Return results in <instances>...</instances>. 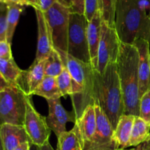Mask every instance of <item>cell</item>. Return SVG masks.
Here are the masks:
<instances>
[{"label": "cell", "instance_id": "83f0119b", "mask_svg": "<svg viewBox=\"0 0 150 150\" xmlns=\"http://www.w3.org/2000/svg\"><path fill=\"white\" fill-rule=\"evenodd\" d=\"M100 10L99 0H85L84 1V16L90 21L97 12Z\"/></svg>", "mask_w": 150, "mask_h": 150}, {"label": "cell", "instance_id": "44dd1931", "mask_svg": "<svg viewBox=\"0 0 150 150\" xmlns=\"http://www.w3.org/2000/svg\"><path fill=\"white\" fill-rule=\"evenodd\" d=\"M150 125L142 120L141 117H136L133 123V130L130 139V146H138L144 142L149 137Z\"/></svg>", "mask_w": 150, "mask_h": 150}, {"label": "cell", "instance_id": "8d00e7d4", "mask_svg": "<svg viewBox=\"0 0 150 150\" xmlns=\"http://www.w3.org/2000/svg\"><path fill=\"white\" fill-rule=\"evenodd\" d=\"M40 150H55V149L52 147V146H51V144L49 143V142H45L43 145L40 146Z\"/></svg>", "mask_w": 150, "mask_h": 150}, {"label": "cell", "instance_id": "4fadbf2b", "mask_svg": "<svg viewBox=\"0 0 150 150\" xmlns=\"http://www.w3.org/2000/svg\"><path fill=\"white\" fill-rule=\"evenodd\" d=\"M138 49L139 54V77L140 96L150 90V51L149 42L139 39L133 44Z\"/></svg>", "mask_w": 150, "mask_h": 150}, {"label": "cell", "instance_id": "1f68e13d", "mask_svg": "<svg viewBox=\"0 0 150 150\" xmlns=\"http://www.w3.org/2000/svg\"><path fill=\"white\" fill-rule=\"evenodd\" d=\"M71 1V10L72 13L78 14H84V1L85 0H70Z\"/></svg>", "mask_w": 150, "mask_h": 150}, {"label": "cell", "instance_id": "836d02e7", "mask_svg": "<svg viewBox=\"0 0 150 150\" xmlns=\"http://www.w3.org/2000/svg\"><path fill=\"white\" fill-rule=\"evenodd\" d=\"M12 86H12L9 82L6 81V79L3 77L1 72H0V92H2V91L5 90V89H8L10 87H12Z\"/></svg>", "mask_w": 150, "mask_h": 150}, {"label": "cell", "instance_id": "9a60e30c", "mask_svg": "<svg viewBox=\"0 0 150 150\" xmlns=\"http://www.w3.org/2000/svg\"><path fill=\"white\" fill-rule=\"evenodd\" d=\"M0 133L4 150H14L22 144L31 142L24 126L4 124L0 127Z\"/></svg>", "mask_w": 150, "mask_h": 150}, {"label": "cell", "instance_id": "f35d334b", "mask_svg": "<svg viewBox=\"0 0 150 150\" xmlns=\"http://www.w3.org/2000/svg\"><path fill=\"white\" fill-rule=\"evenodd\" d=\"M29 146H30V150H40V146L32 142H29Z\"/></svg>", "mask_w": 150, "mask_h": 150}, {"label": "cell", "instance_id": "2e32d148", "mask_svg": "<svg viewBox=\"0 0 150 150\" xmlns=\"http://www.w3.org/2000/svg\"><path fill=\"white\" fill-rule=\"evenodd\" d=\"M102 21L100 11L98 10L93 18L88 23L87 39L89 54H90L91 62L95 70H97L98 67V52L101 37Z\"/></svg>", "mask_w": 150, "mask_h": 150}, {"label": "cell", "instance_id": "277c9868", "mask_svg": "<svg viewBox=\"0 0 150 150\" xmlns=\"http://www.w3.org/2000/svg\"><path fill=\"white\" fill-rule=\"evenodd\" d=\"M114 29L122 43L133 45L139 39L150 42V18L136 0H117Z\"/></svg>", "mask_w": 150, "mask_h": 150}, {"label": "cell", "instance_id": "b9f144b4", "mask_svg": "<svg viewBox=\"0 0 150 150\" xmlns=\"http://www.w3.org/2000/svg\"><path fill=\"white\" fill-rule=\"evenodd\" d=\"M118 150H138L137 149V148H133V149H118Z\"/></svg>", "mask_w": 150, "mask_h": 150}, {"label": "cell", "instance_id": "ac0fdd59", "mask_svg": "<svg viewBox=\"0 0 150 150\" xmlns=\"http://www.w3.org/2000/svg\"><path fill=\"white\" fill-rule=\"evenodd\" d=\"M136 117L123 114L120 118L117 127L114 130V138L120 149L130 147V139Z\"/></svg>", "mask_w": 150, "mask_h": 150}, {"label": "cell", "instance_id": "4dcf8cb0", "mask_svg": "<svg viewBox=\"0 0 150 150\" xmlns=\"http://www.w3.org/2000/svg\"><path fill=\"white\" fill-rule=\"evenodd\" d=\"M7 4H16L21 6H30L35 10H40V0H7Z\"/></svg>", "mask_w": 150, "mask_h": 150}, {"label": "cell", "instance_id": "74e56055", "mask_svg": "<svg viewBox=\"0 0 150 150\" xmlns=\"http://www.w3.org/2000/svg\"><path fill=\"white\" fill-rule=\"evenodd\" d=\"M57 2L62 4L63 6L68 8H71V1L70 0H57Z\"/></svg>", "mask_w": 150, "mask_h": 150}, {"label": "cell", "instance_id": "30bf717a", "mask_svg": "<svg viewBox=\"0 0 150 150\" xmlns=\"http://www.w3.org/2000/svg\"><path fill=\"white\" fill-rule=\"evenodd\" d=\"M97 128L91 142L83 150H118L114 138V130L111 122L97 103H95Z\"/></svg>", "mask_w": 150, "mask_h": 150}, {"label": "cell", "instance_id": "e0dca14e", "mask_svg": "<svg viewBox=\"0 0 150 150\" xmlns=\"http://www.w3.org/2000/svg\"><path fill=\"white\" fill-rule=\"evenodd\" d=\"M79 127L82 147L91 142L97 128L96 113L95 104L90 105L84 110L81 117L76 121Z\"/></svg>", "mask_w": 150, "mask_h": 150}, {"label": "cell", "instance_id": "9c48e42d", "mask_svg": "<svg viewBox=\"0 0 150 150\" xmlns=\"http://www.w3.org/2000/svg\"><path fill=\"white\" fill-rule=\"evenodd\" d=\"M23 126L32 143L41 146L48 142L51 130L46 122V117L38 113L34 106L32 96H26Z\"/></svg>", "mask_w": 150, "mask_h": 150}, {"label": "cell", "instance_id": "ffe728a7", "mask_svg": "<svg viewBox=\"0 0 150 150\" xmlns=\"http://www.w3.org/2000/svg\"><path fill=\"white\" fill-rule=\"evenodd\" d=\"M32 95L42 97L46 100L59 99L62 97L57 85L56 78L51 76H45L42 81L37 87Z\"/></svg>", "mask_w": 150, "mask_h": 150}, {"label": "cell", "instance_id": "ee69618b", "mask_svg": "<svg viewBox=\"0 0 150 150\" xmlns=\"http://www.w3.org/2000/svg\"><path fill=\"white\" fill-rule=\"evenodd\" d=\"M149 62H150V59H149Z\"/></svg>", "mask_w": 150, "mask_h": 150}, {"label": "cell", "instance_id": "d590c367", "mask_svg": "<svg viewBox=\"0 0 150 150\" xmlns=\"http://www.w3.org/2000/svg\"><path fill=\"white\" fill-rule=\"evenodd\" d=\"M14 150H30L29 142H26V143L22 144H21L20 146H18V147Z\"/></svg>", "mask_w": 150, "mask_h": 150}, {"label": "cell", "instance_id": "f1b7e54d", "mask_svg": "<svg viewBox=\"0 0 150 150\" xmlns=\"http://www.w3.org/2000/svg\"><path fill=\"white\" fill-rule=\"evenodd\" d=\"M7 34V5L0 4V41L6 40Z\"/></svg>", "mask_w": 150, "mask_h": 150}, {"label": "cell", "instance_id": "d6986e66", "mask_svg": "<svg viewBox=\"0 0 150 150\" xmlns=\"http://www.w3.org/2000/svg\"><path fill=\"white\" fill-rule=\"evenodd\" d=\"M57 150H83L77 123H75L72 130L62 133L57 138Z\"/></svg>", "mask_w": 150, "mask_h": 150}, {"label": "cell", "instance_id": "5bb4252c", "mask_svg": "<svg viewBox=\"0 0 150 150\" xmlns=\"http://www.w3.org/2000/svg\"><path fill=\"white\" fill-rule=\"evenodd\" d=\"M38 22V45L35 60H40L48 57L52 52L53 47L49 28L43 12L35 10Z\"/></svg>", "mask_w": 150, "mask_h": 150}, {"label": "cell", "instance_id": "f546056e", "mask_svg": "<svg viewBox=\"0 0 150 150\" xmlns=\"http://www.w3.org/2000/svg\"><path fill=\"white\" fill-rule=\"evenodd\" d=\"M13 58L11 44L7 40L0 41V59H10Z\"/></svg>", "mask_w": 150, "mask_h": 150}, {"label": "cell", "instance_id": "484cf974", "mask_svg": "<svg viewBox=\"0 0 150 150\" xmlns=\"http://www.w3.org/2000/svg\"><path fill=\"white\" fill-rule=\"evenodd\" d=\"M56 80L62 97L70 96L72 95V77L65 66L62 72L56 78Z\"/></svg>", "mask_w": 150, "mask_h": 150}, {"label": "cell", "instance_id": "7a4b0ae2", "mask_svg": "<svg viewBox=\"0 0 150 150\" xmlns=\"http://www.w3.org/2000/svg\"><path fill=\"white\" fill-rule=\"evenodd\" d=\"M94 84L96 103L99 105L114 130L125 114V105L117 64L110 63L103 74L94 70Z\"/></svg>", "mask_w": 150, "mask_h": 150}, {"label": "cell", "instance_id": "603a6c76", "mask_svg": "<svg viewBox=\"0 0 150 150\" xmlns=\"http://www.w3.org/2000/svg\"><path fill=\"white\" fill-rule=\"evenodd\" d=\"M0 72L7 82L17 87V83L21 76L23 70L17 65L14 59H0Z\"/></svg>", "mask_w": 150, "mask_h": 150}, {"label": "cell", "instance_id": "5b68a950", "mask_svg": "<svg viewBox=\"0 0 150 150\" xmlns=\"http://www.w3.org/2000/svg\"><path fill=\"white\" fill-rule=\"evenodd\" d=\"M26 96L16 86L0 92V126L4 124L24 125Z\"/></svg>", "mask_w": 150, "mask_h": 150}, {"label": "cell", "instance_id": "4316f807", "mask_svg": "<svg viewBox=\"0 0 150 150\" xmlns=\"http://www.w3.org/2000/svg\"><path fill=\"white\" fill-rule=\"evenodd\" d=\"M139 117L150 125V90L141 97Z\"/></svg>", "mask_w": 150, "mask_h": 150}, {"label": "cell", "instance_id": "8992f818", "mask_svg": "<svg viewBox=\"0 0 150 150\" xmlns=\"http://www.w3.org/2000/svg\"><path fill=\"white\" fill-rule=\"evenodd\" d=\"M88 23L84 15L70 13L67 54L83 62L92 64L87 39Z\"/></svg>", "mask_w": 150, "mask_h": 150}, {"label": "cell", "instance_id": "60d3db41", "mask_svg": "<svg viewBox=\"0 0 150 150\" xmlns=\"http://www.w3.org/2000/svg\"><path fill=\"white\" fill-rule=\"evenodd\" d=\"M7 3V0H0V4H6Z\"/></svg>", "mask_w": 150, "mask_h": 150}, {"label": "cell", "instance_id": "6da1fadb", "mask_svg": "<svg viewBox=\"0 0 150 150\" xmlns=\"http://www.w3.org/2000/svg\"><path fill=\"white\" fill-rule=\"evenodd\" d=\"M139 54L133 45L121 42L117 68L122 92L125 114L139 117L140 91L139 77Z\"/></svg>", "mask_w": 150, "mask_h": 150}, {"label": "cell", "instance_id": "ab89813d", "mask_svg": "<svg viewBox=\"0 0 150 150\" xmlns=\"http://www.w3.org/2000/svg\"><path fill=\"white\" fill-rule=\"evenodd\" d=\"M1 127V126H0ZM0 150H4V145H3V142L2 140H1V133H0Z\"/></svg>", "mask_w": 150, "mask_h": 150}, {"label": "cell", "instance_id": "52a82bcc", "mask_svg": "<svg viewBox=\"0 0 150 150\" xmlns=\"http://www.w3.org/2000/svg\"><path fill=\"white\" fill-rule=\"evenodd\" d=\"M70 13V8L57 1L47 11L43 12L49 28L53 47L57 51L67 53Z\"/></svg>", "mask_w": 150, "mask_h": 150}, {"label": "cell", "instance_id": "7402d4cb", "mask_svg": "<svg viewBox=\"0 0 150 150\" xmlns=\"http://www.w3.org/2000/svg\"><path fill=\"white\" fill-rule=\"evenodd\" d=\"M7 34L6 40L12 44L13 35L18 23L20 16L24 7L16 4H7Z\"/></svg>", "mask_w": 150, "mask_h": 150}, {"label": "cell", "instance_id": "7c38bea8", "mask_svg": "<svg viewBox=\"0 0 150 150\" xmlns=\"http://www.w3.org/2000/svg\"><path fill=\"white\" fill-rule=\"evenodd\" d=\"M47 57L40 60H35L29 69L23 70L21 76L17 83L19 88L27 96H32L33 92L45 78V67Z\"/></svg>", "mask_w": 150, "mask_h": 150}, {"label": "cell", "instance_id": "d6a6232c", "mask_svg": "<svg viewBox=\"0 0 150 150\" xmlns=\"http://www.w3.org/2000/svg\"><path fill=\"white\" fill-rule=\"evenodd\" d=\"M57 1V0H40V10L42 12L47 11Z\"/></svg>", "mask_w": 150, "mask_h": 150}, {"label": "cell", "instance_id": "d4e9b609", "mask_svg": "<svg viewBox=\"0 0 150 150\" xmlns=\"http://www.w3.org/2000/svg\"><path fill=\"white\" fill-rule=\"evenodd\" d=\"M117 2V0H99L100 11L103 21L111 28H114Z\"/></svg>", "mask_w": 150, "mask_h": 150}, {"label": "cell", "instance_id": "e575fe53", "mask_svg": "<svg viewBox=\"0 0 150 150\" xmlns=\"http://www.w3.org/2000/svg\"><path fill=\"white\" fill-rule=\"evenodd\" d=\"M138 150H150V133L149 137L144 142L136 146Z\"/></svg>", "mask_w": 150, "mask_h": 150}, {"label": "cell", "instance_id": "cb8c5ba5", "mask_svg": "<svg viewBox=\"0 0 150 150\" xmlns=\"http://www.w3.org/2000/svg\"><path fill=\"white\" fill-rule=\"evenodd\" d=\"M64 65L57 51L53 49L52 52L47 57L45 67V76L57 78L62 72Z\"/></svg>", "mask_w": 150, "mask_h": 150}, {"label": "cell", "instance_id": "3957f363", "mask_svg": "<svg viewBox=\"0 0 150 150\" xmlns=\"http://www.w3.org/2000/svg\"><path fill=\"white\" fill-rule=\"evenodd\" d=\"M57 51V50H56ZM63 64L72 77V95H70L76 120L81 117L89 105L96 103L94 84V67L92 64L83 62L67 53L57 51Z\"/></svg>", "mask_w": 150, "mask_h": 150}, {"label": "cell", "instance_id": "ba28073f", "mask_svg": "<svg viewBox=\"0 0 150 150\" xmlns=\"http://www.w3.org/2000/svg\"><path fill=\"white\" fill-rule=\"evenodd\" d=\"M120 39L114 28L102 21L101 37L98 52L97 70L103 74L110 63L117 62L120 48Z\"/></svg>", "mask_w": 150, "mask_h": 150}, {"label": "cell", "instance_id": "8fae6325", "mask_svg": "<svg viewBox=\"0 0 150 150\" xmlns=\"http://www.w3.org/2000/svg\"><path fill=\"white\" fill-rule=\"evenodd\" d=\"M48 115L46 117V122L51 131L58 138L62 133L66 132V124L69 122L76 123V114L74 111L69 112L62 105L59 99L48 100Z\"/></svg>", "mask_w": 150, "mask_h": 150}, {"label": "cell", "instance_id": "7bdbcfd3", "mask_svg": "<svg viewBox=\"0 0 150 150\" xmlns=\"http://www.w3.org/2000/svg\"><path fill=\"white\" fill-rule=\"evenodd\" d=\"M149 16L150 18V0H149Z\"/></svg>", "mask_w": 150, "mask_h": 150}]
</instances>
